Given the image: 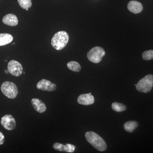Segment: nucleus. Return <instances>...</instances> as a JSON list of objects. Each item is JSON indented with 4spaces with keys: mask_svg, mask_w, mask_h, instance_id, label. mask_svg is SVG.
<instances>
[{
    "mask_svg": "<svg viewBox=\"0 0 153 153\" xmlns=\"http://www.w3.org/2000/svg\"><path fill=\"white\" fill-rule=\"evenodd\" d=\"M4 136L1 132L0 131V145L4 144Z\"/></svg>",
    "mask_w": 153,
    "mask_h": 153,
    "instance_id": "obj_20",
    "label": "nucleus"
},
{
    "mask_svg": "<svg viewBox=\"0 0 153 153\" xmlns=\"http://www.w3.org/2000/svg\"><path fill=\"white\" fill-rule=\"evenodd\" d=\"M7 61V60H5V61Z\"/></svg>",
    "mask_w": 153,
    "mask_h": 153,
    "instance_id": "obj_27",
    "label": "nucleus"
},
{
    "mask_svg": "<svg viewBox=\"0 0 153 153\" xmlns=\"http://www.w3.org/2000/svg\"><path fill=\"white\" fill-rule=\"evenodd\" d=\"M136 85H137V84H135V85H134L135 86H136Z\"/></svg>",
    "mask_w": 153,
    "mask_h": 153,
    "instance_id": "obj_25",
    "label": "nucleus"
},
{
    "mask_svg": "<svg viewBox=\"0 0 153 153\" xmlns=\"http://www.w3.org/2000/svg\"><path fill=\"white\" fill-rule=\"evenodd\" d=\"M94 102V97L91 94H85L79 95L77 98V102L83 105H90L93 104Z\"/></svg>",
    "mask_w": 153,
    "mask_h": 153,
    "instance_id": "obj_10",
    "label": "nucleus"
},
{
    "mask_svg": "<svg viewBox=\"0 0 153 153\" xmlns=\"http://www.w3.org/2000/svg\"><path fill=\"white\" fill-rule=\"evenodd\" d=\"M104 49L101 47H94L87 53V57L88 60L92 63H99L101 61L102 57L105 55Z\"/></svg>",
    "mask_w": 153,
    "mask_h": 153,
    "instance_id": "obj_5",
    "label": "nucleus"
},
{
    "mask_svg": "<svg viewBox=\"0 0 153 153\" xmlns=\"http://www.w3.org/2000/svg\"><path fill=\"white\" fill-rule=\"evenodd\" d=\"M9 72V71H8V70H7V69H5V73H6V74H8V73Z\"/></svg>",
    "mask_w": 153,
    "mask_h": 153,
    "instance_id": "obj_21",
    "label": "nucleus"
},
{
    "mask_svg": "<svg viewBox=\"0 0 153 153\" xmlns=\"http://www.w3.org/2000/svg\"><path fill=\"white\" fill-rule=\"evenodd\" d=\"M16 44V43H13V44Z\"/></svg>",
    "mask_w": 153,
    "mask_h": 153,
    "instance_id": "obj_24",
    "label": "nucleus"
},
{
    "mask_svg": "<svg viewBox=\"0 0 153 153\" xmlns=\"http://www.w3.org/2000/svg\"><path fill=\"white\" fill-rule=\"evenodd\" d=\"M69 36L65 31L57 32L53 36L51 44L54 49L57 50L63 49L68 44Z\"/></svg>",
    "mask_w": 153,
    "mask_h": 153,
    "instance_id": "obj_2",
    "label": "nucleus"
},
{
    "mask_svg": "<svg viewBox=\"0 0 153 153\" xmlns=\"http://www.w3.org/2000/svg\"><path fill=\"white\" fill-rule=\"evenodd\" d=\"M89 94H91V93H89Z\"/></svg>",
    "mask_w": 153,
    "mask_h": 153,
    "instance_id": "obj_26",
    "label": "nucleus"
},
{
    "mask_svg": "<svg viewBox=\"0 0 153 153\" xmlns=\"http://www.w3.org/2000/svg\"><path fill=\"white\" fill-rule=\"evenodd\" d=\"M37 88L39 90L52 91L56 90L57 85L49 80L43 79L38 82Z\"/></svg>",
    "mask_w": 153,
    "mask_h": 153,
    "instance_id": "obj_8",
    "label": "nucleus"
},
{
    "mask_svg": "<svg viewBox=\"0 0 153 153\" xmlns=\"http://www.w3.org/2000/svg\"><path fill=\"white\" fill-rule=\"evenodd\" d=\"M2 126L8 130H12L16 127V122L11 115L7 114L2 117L1 120Z\"/></svg>",
    "mask_w": 153,
    "mask_h": 153,
    "instance_id": "obj_7",
    "label": "nucleus"
},
{
    "mask_svg": "<svg viewBox=\"0 0 153 153\" xmlns=\"http://www.w3.org/2000/svg\"><path fill=\"white\" fill-rule=\"evenodd\" d=\"M1 90L9 98H15L18 95V90L16 85L13 82L9 81L3 82L1 86Z\"/></svg>",
    "mask_w": 153,
    "mask_h": 153,
    "instance_id": "obj_4",
    "label": "nucleus"
},
{
    "mask_svg": "<svg viewBox=\"0 0 153 153\" xmlns=\"http://www.w3.org/2000/svg\"><path fill=\"white\" fill-rule=\"evenodd\" d=\"M13 38L12 35L7 33L0 34V46H5L13 41Z\"/></svg>",
    "mask_w": 153,
    "mask_h": 153,
    "instance_id": "obj_14",
    "label": "nucleus"
},
{
    "mask_svg": "<svg viewBox=\"0 0 153 153\" xmlns=\"http://www.w3.org/2000/svg\"><path fill=\"white\" fill-rule=\"evenodd\" d=\"M53 147L56 150L68 153L74 152L75 149V146L71 144H66L64 145L57 143H55L53 145Z\"/></svg>",
    "mask_w": 153,
    "mask_h": 153,
    "instance_id": "obj_9",
    "label": "nucleus"
},
{
    "mask_svg": "<svg viewBox=\"0 0 153 153\" xmlns=\"http://www.w3.org/2000/svg\"><path fill=\"white\" fill-rule=\"evenodd\" d=\"M111 107H112V108L114 110L118 112L124 111L126 109V107L124 105L117 102L113 103Z\"/></svg>",
    "mask_w": 153,
    "mask_h": 153,
    "instance_id": "obj_17",
    "label": "nucleus"
},
{
    "mask_svg": "<svg viewBox=\"0 0 153 153\" xmlns=\"http://www.w3.org/2000/svg\"><path fill=\"white\" fill-rule=\"evenodd\" d=\"M68 69L75 72H79L81 70V66L79 63L76 61H72L68 62L67 64Z\"/></svg>",
    "mask_w": 153,
    "mask_h": 153,
    "instance_id": "obj_16",
    "label": "nucleus"
},
{
    "mask_svg": "<svg viewBox=\"0 0 153 153\" xmlns=\"http://www.w3.org/2000/svg\"><path fill=\"white\" fill-rule=\"evenodd\" d=\"M32 105L36 111L42 113L46 111L47 106L43 101L38 98L33 99L31 100Z\"/></svg>",
    "mask_w": 153,
    "mask_h": 153,
    "instance_id": "obj_11",
    "label": "nucleus"
},
{
    "mask_svg": "<svg viewBox=\"0 0 153 153\" xmlns=\"http://www.w3.org/2000/svg\"><path fill=\"white\" fill-rule=\"evenodd\" d=\"M26 10L28 11V10H29V9H26Z\"/></svg>",
    "mask_w": 153,
    "mask_h": 153,
    "instance_id": "obj_22",
    "label": "nucleus"
},
{
    "mask_svg": "<svg viewBox=\"0 0 153 153\" xmlns=\"http://www.w3.org/2000/svg\"><path fill=\"white\" fill-rule=\"evenodd\" d=\"M136 86L137 90L140 92H149L153 86V75L149 74L145 76L138 82Z\"/></svg>",
    "mask_w": 153,
    "mask_h": 153,
    "instance_id": "obj_3",
    "label": "nucleus"
},
{
    "mask_svg": "<svg viewBox=\"0 0 153 153\" xmlns=\"http://www.w3.org/2000/svg\"><path fill=\"white\" fill-rule=\"evenodd\" d=\"M85 137L87 141L97 150L103 152L106 149L107 146L105 141L94 132H87L85 133Z\"/></svg>",
    "mask_w": 153,
    "mask_h": 153,
    "instance_id": "obj_1",
    "label": "nucleus"
},
{
    "mask_svg": "<svg viewBox=\"0 0 153 153\" xmlns=\"http://www.w3.org/2000/svg\"><path fill=\"white\" fill-rule=\"evenodd\" d=\"M19 5L24 9H29L32 5L31 0H18Z\"/></svg>",
    "mask_w": 153,
    "mask_h": 153,
    "instance_id": "obj_18",
    "label": "nucleus"
},
{
    "mask_svg": "<svg viewBox=\"0 0 153 153\" xmlns=\"http://www.w3.org/2000/svg\"><path fill=\"white\" fill-rule=\"evenodd\" d=\"M128 9L131 13L137 14L143 10L142 5L139 2L132 1H130L128 5Z\"/></svg>",
    "mask_w": 153,
    "mask_h": 153,
    "instance_id": "obj_12",
    "label": "nucleus"
},
{
    "mask_svg": "<svg viewBox=\"0 0 153 153\" xmlns=\"http://www.w3.org/2000/svg\"><path fill=\"white\" fill-rule=\"evenodd\" d=\"M7 68L9 73L13 76H19L23 72V68L22 64L15 60H11L9 62Z\"/></svg>",
    "mask_w": 153,
    "mask_h": 153,
    "instance_id": "obj_6",
    "label": "nucleus"
},
{
    "mask_svg": "<svg viewBox=\"0 0 153 153\" xmlns=\"http://www.w3.org/2000/svg\"><path fill=\"white\" fill-rule=\"evenodd\" d=\"M143 57L144 60H146L153 59V50H150L145 51L143 53Z\"/></svg>",
    "mask_w": 153,
    "mask_h": 153,
    "instance_id": "obj_19",
    "label": "nucleus"
},
{
    "mask_svg": "<svg viewBox=\"0 0 153 153\" xmlns=\"http://www.w3.org/2000/svg\"><path fill=\"white\" fill-rule=\"evenodd\" d=\"M2 22L5 25L10 26H16L18 24V19L16 15L8 14L3 18Z\"/></svg>",
    "mask_w": 153,
    "mask_h": 153,
    "instance_id": "obj_13",
    "label": "nucleus"
},
{
    "mask_svg": "<svg viewBox=\"0 0 153 153\" xmlns=\"http://www.w3.org/2000/svg\"><path fill=\"white\" fill-rule=\"evenodd\" d=\"M24 74H25V71H24Z\"/></svg>",
    "mask_w": 153,
    "mask_h": 153,
    "instance_id": "obj_23",
    "label": "nucleus"
},
{
    "mask_svg": "<svg viewBox=\"0 0 153 153\" xmlns=\"http://www.w3.org/2000/svg\"><path fill=\"white\" fill-rule=\"evenodd\" d=\"M138 124L134 121H129L127 122L124 125V127L126 131L128 132H132L137 127Z\"/></svg>",
    "mask_w": 153,
    "mask_h": 153,
    "instance_id": "obj_15",
    "label": "nucleus"
}]
</instances>
